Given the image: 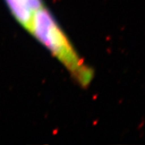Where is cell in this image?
I'll return each mask as SVG.
<instances>
[{
    "label": "cell",
    "instance_id": "1",
    "mask_svg": "<svg viewBox=\"0 0 145 145\" xmlns=\"http://www.w3.org/2000/svg\"><path fill=\"white\" fill-rule=\"evenodd\" d=\"M30 33L51 51L82 85L90 83L91 70L79 58L65 33L44 5L35 13Z\"/></svg>",
    "mask_w": 145,
    "mask_h": 145
},
{
    "label": "cell",
    "instance_id": "2",
    "mask_svg": "<svg viewBox=\"0 0 145 145\" xmlns=\"http://www.w3.org/2000/svg\"><path fill=\"white\" fill-rule=\"evenodd\" d=\"M8 8L22 27L30 32L35 13L44 6L42 0H5Z\"/></svg>",
    "mask_w": 145,
    "mask_h": 145
}]
</instances>
